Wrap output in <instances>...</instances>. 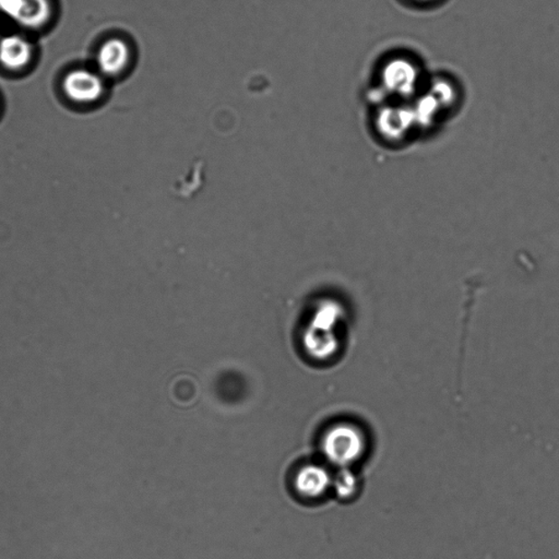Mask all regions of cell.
<instances>
[{
	"label": "cell",
	"mask_w": 559,
	"mask_h": 559,
	"mask_svg": "<svg viewBox=\"0 0 559 559\" xmlns=\"http://www.w3.org/2000/svg\"><path fill=\"white\" fill-rule=\"evenodd\" d=\"M363 433L351 424H339L329 430L323 438L322 449L329 461L340 467H349L363 456Z\"/></svg>",
	"instance_id": "cell-1"
},
{
	"label": "cell",
	"mask_w": 559,
	"mask_h": 559,
	"mask_svg": "<svg viewBox=\"0 0 559 559\" xmlns=\"http://www.w3.org/2000/svg\"><path fill=\"white\" fill-rule=\"evenodd\" d=\"M381 81L385 90L393 96L411 98L419 86V70L412 61L396 59L384 67Z\"/></svg>",
	"instance_id": "cell-2"
},
{
	"label": "cell",
	"mask_w": 559,
	"mask_h": 559,
	"mask_svg": "<svg viewBox=\"0 0 559 559\" xmlns=\"http://www.w3.org/2000/svg\"><path fill=\"white\" fill-rule=\"evenodd\" d=\"M0 13L23 27L39 29L50 20V0H0Z\"/></svg>",
	"instance_id": "cell-3"
},
{
	"label": "cell",
	"mask_w": 559,
	"mask_h": 559,
	"mask_svg": "<svg viewBox=\"0 0 559 559\" xmlns=\"http://www.w3.org/2000/svg\"><path fill=\"white\" fill-rule=\"evenodd\" d=\"M62 88L70 101L85 106L100 100L106 89L101 76L87 70L70 71L65 77Z\"/></svg>",
	"instance_id": "cell-4"
},
{
	"label": "cell",
	"mask_w": 559,
	"mask_h": 559,
	"mask_svg": "<svg viewBox=\"0 0 559 559\" xmlns=\"http://www.w3.org/2000/svg\"><path fill=\"white\" fill-rule=\"evenodd\" d=\"M133 60L132 47L122 39H111L98 50V66L102 74L118 76L127 70Z\"/></svg>",
	"instance_id": "cell-5"
},
{
	"label": "cell",
	"mask_w": 559,
	"mask_h": 559,
	"mask_svg": "<svg viewBox=\"0 0 559 559\" xmlns=\"http://www.w3.org/2000/svg\"><path fill=\"white\" fill-rule=\"evenodd\" d=\"M33 46L21 35L13 34L0 39V64L7 70H18L28 65Z\"/></svg>",
	"instance_id": "cell-6"
},
{
	"label": "cell",
	"mask_w": 559,
	"mask_h": 559,
	"mask_svg": "<svg viewBox=\"0 0 559 559\" xmlns=\"http://www.w3.org/2000/svg\"><path fill=\"white\" fill-rule=\"evenodd\" d=\"M331 485V477L325 469L320 466L303 468L295 478V489L307 498H320Z\"/></svg>",
	"instance_id": "cell-7"
},
{
	"label": "cell",
	"mask_w": 559,
	"mask_h": 559,
	"mask_svg": "<svg viewBox=\"0 0 559 559\" xmlns=\"http://www.w3.org/2000/svg\"><path fill=\"white\" fill-rule=\"evenodd\" d=\"M359 480L349 470H342L334 480V489L340 498L347 499L357 493Z\"/></svg>",
	"instance_id": "cell-8"
},
{
	"label": "cell",
	"mask_w": 559,
	"mask_h": 559,
	"mask_svg": "<svg viewBox=\"0 0 559 559\" xmlns=\"http://www.w3.org/2000/svg\"><path fill=\"white\" fill-rule=\"evenodd\" d=\"M431 96L436 98V101L441 104L443 108L452 107L454 101V90L451 83L445 80H438L433 83Z\"/></svg>",
	"instance_id": "cell-9"
},
{
	"label": "cell",
	"mask_w": 559,
	"mask_h": 559,
	"mask_svg": "<svg viewBox=\"0 0 559 559\" xmlns=\"http://www.w3.org/2000/svg\"><path fill=\"white\" fill-rule=\"evenodd\" d=\"M415 2L426 3V2H431V0H415Z\"/></svg>",
	"instance_id": "cell-10"
}]
</instances>
